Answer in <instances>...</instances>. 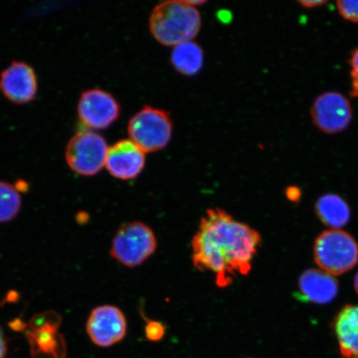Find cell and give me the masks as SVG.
Segmentation results:
<instances>
[{"label": "cell", "instance_id": "cell-14", "mask_svg": "<svg viewBox=\"0 0 358 358\" xmlns=\"http://www.w3.org/2000/svg\"><path fill=\"white\" fill-rule=\"evenodd\" d=\"M333 329L343 358H358V306H347L336 316Z\"/></svg>", "mask_w": 358, "mask_h": 358}, {"label": "cell", "instance_id": "cell-24", "mask_svg": "<svg viewBox=\"0 0 358 358\" xmlns=\"http://www.w3.org/2000/svg\"><path fill=\"white\" fill-rule=\"evenodd\" d=\"M355 288L357 291V293L358 294V273L356 275L355 278Z\"/></svg>", "mask_w": 358, "mask_h": 358}, {"label": "cell", "instance_id": "cell-16", "mask_svg": "<svg viewBox=\"0 0 358 358\" xmlns=\"http://www.w3.org/2000/svg\"><path fill=\"white\" fill-rule=\"evenodd\" d=\"M170 59L178 73L192 77L203 69L204 52L198 43L187 41L173 47Z\"/></svg>", "mask_w": 358, "mask_h": 358}, {"label": "cell", "instance_id": "cell-22", "mask_svg": "<svg viewBox=\"0 0 358 358\" xmlns=\"http://www.w3.org/2000/svg\"><path fill=\"white\" fill-rule=\"evenodd\" d=\"M7 357V343L1 329H0V358Z\"/></svg>", "mask_w": 358, "mask_h": 358}, {"label": "cell", "instance_id": "cell-8", "mask_svg": "<svg viewBox=\"0 0 358 358\" xmlns=\"http://www.w3.org/2000/svg\"><path fill=\"white\" fill-rule=\"evenodd\" d=\"M313 124L326 134L345 131L352 119L350 102L343 94L328 92L321 94L313 102L311 110Z\"/></svg>", "mask_w": 358, "mask_h": 358}, {"label": "cell", "instance_id": "cell-11", "mask_svg": "<svg viewBox=\"0 0 358 358\" xmlns=\"http://www.w3.org/2000/svg\"><path fill=\"white\" fill-rule=\"evenodd\" d=\"M136 143L122 140L110 146L107 153L106 167L111 176L128 181L136 178L145 167L146 155Z\"/></svg>", "mask_w": 358, "mask_h": 358}, {"label": "cell", "instance_id": "cell-5", "mask_svg": "<svg viewBox=\"0 0 358 358\" xmlns=\"http://www.w3.org/2000/svg\"><path fill=\"white\" fill-rule=\"evenodd\" d=\"M129 140L147 153L164 149L173 134V122L168 112L146 106L134 115L128 124Z\"/></svg>", "mask_w": 358, "mask_h": 358}, {"label": "cell", "instance_id": "cell-20", "mask_svg": "<svg viewBox=\"0 0 358 358\" xmlns=\"http://www.w3.org/2000/svg\"><path fill=\"white\" fill-rule=\"evenodd\" d=\"M352 95L358 98V48L352 52L350 59Z\"/></svg>", "mask_w": 358, "mask_h": 358}, {"label": "cell", "instance_id": "cell-15", "mask_svg": "<svg viewBox=\"0 0 358 358\" xmlns=\"http://www.w3.org/2000/svg\"><path fill=\"white\" fill-rule=\"evenodd\" d=\"M315 210L320 220L334 230H340L350 220V208L346 201L338 195L328 194L320 196Z\"/></svg>", "mask_w": 358, "mask_h": 358}, {"label": "cell", "instance_id": "cell-17", "mask_svg": "<svg viewBox=\"0 0 358 358\" xmlns=\"http://www.w3.org/2000/svg\"><path fill=\"white\" fill-rule=\"evenodd\" d=\"M21 204L19 190L10 183L0 181V222H8L15 218Z\"/></svg>", "mask_w": 358, "mask_h": 358}, {"label": "cell", "instance_id": "cell-6", "mask_svg": "<svg viewBox=\"0 0 358 358\" xmlns=\"http://www.w3.org/2000/svg\"><path fill=\"white\" fill-rule=\"evenodd\" d=\"M108 149L101 134L91 131H80L67 144L66 163L80 176H96L106 166Z\"/></svg>", "mask_w": 358, "mask_h": 358}, {"label": "cell", "instance_id": "cell-4", "mask_svg": "<svg viewBox=\"0 0 358 358\" xmlns=\"http://www.w3.org/2000/svg\"><path fill=\"white\" fill-rule=\"evenodd\" d=\"M157 238L152 228L141 222L120 227L112 240V258L125 267L142 265L155 252Z\"/></svg>", "mask_w": 358, "mask_h": 358}, {"label": "cell", "instance_id": "cell-1", "mask_svg": "<svg viewBox=\"0 0 358 358\" xmlns=\"http://www.w3.org/2000/svg\"><path fill=\"white\" fill-rule=\"evenodd\" d=\"M262 243L257 230L236 221L222 208L207 210L192 240V265L215 276L219 288H227L239 275H248Z\"/></svg>", "mask_w": 358, "mask_h": 358}, {"label": "cell", "instance_id": "cell-18", "mask_svg": "<svg viewBox=\"0 0 358 358\" xmlns=\"http://www.w3.org/2000/svg\"><path fill=\"white\" fill-rule=\"evenodd\" d=\"M338 10L346 20L358 22V1L341 0L337 2Z\"/></svg>", "mask_w": 358, "mask_h": 358}, {"label": "cell", "instance_id": "cell-23", "mask_svg": "<svg viewBox=\"0 0 358 358\" xmlns=\"http://www.w3.org/2000/svg\"><path fill=\"white\" fill-rule=\"evenodd\" d=\"M186 1L187 3L190 4L191 6L195 8L203 6V4L206 3L205 1H201V0H199V1H189V0H186Z\"/></svg>", "mask_w": 358, "mask_h": 358}, {"label": "cell", "instance_id": "cell-25", "mask_svg": "<svg viewBox=\"0 0 358 358\" xmlns=\"http://www.w3.org/2000/svg\"><path fill=\"white\" fill-rule=\"evenodd\" d=\"M249 358H250V357H249Z\"/></svg>", "mask_w": 358, "mask_h": 358}, {"label": "cell", "instance_id": "cell-13", "mask_svg": "<svg viewBox=\"0 0 358 358\" xmlns=\"http://www.w3.org/2000/svg\"><path fill=\"white\" fill-rule=\"evenodd\" d=\"M299 298L303 301L327 304L337 297L338 282L329 273L310 268L299 277Z\"/></svg>", "mask_w": 358, "mask_h": 358}, {"label": "cell", "instance_id": "cell-12", "mask_svg": "<svg viewBox=\"0 0 358 358\" xmlns=\"http://www.w3.org/2000/svg\"><path fill=\"white\" fill-rule=\"evenodd\" d=\"M0 89L15 104L32 101L38 92L34 70L24 62H13L0 76Z\"/></svg>", "mask_w": 358, "mask_h": 358}, {"label": "cell", "instance_id": "cell-19", "mask_svg": "<svg viewBox=\"0 0 358 358\" xmlns=\"http://www.w3.org/2000/svg\"><path fill=\"white\" fill-rule=\"evenodd\" d=\"M145 337L149 341L159 342L166 334L165 326L158 321H149L145 325Z\"/></svg>", "mask_w": 358, "mask_h": 358}, {"label": "cell", "instance_id": "cell-10", "mask_svg": "<svg viewBox=\"0 0 358 358\" xmlns=\"http://www.w3.org/2000/svg\"><path fill=\"white\" fill-rule=\"evenodd\" d=\"M79 118L87 127L104 129L120 117L122 108L110 93L101 89H90L83 93L78 107Z\"/></svg>", "mask_w": 358, "mask_h": 358}, {"label": "cell", "instance_id": "cell-3", "mask_svg": "<svg viewBox=\"0 0 358 358\" xmlns=\"http://www.w3.org/2000/svg\"><path fill=\"white\" fill-rule=\"evenodd\" d=\"M313 257L317 266L332 275L351 271L358 262V244L348 232L329 230L315 241Z\"/></svg>", "mask_w": 358, "mask_h": 358}, {"label": "cell", "instance_id": "cell-2", "mask_svg": "<svg viewBox=\"0 0 358 358\" xmlns=\"http://www.w3.org/2000/svg\"><path fill=\"white\" fill-rule=\"evenodd\" d=\"M150 30L157 42L167 47L192 41L200 32L201 17L198 8L186 0H172L158 4L152 11Z\"/></svg>", "mask_w": 358, "mask_h": 358}, {"label": "cell", "instance_id": "cell-7", "mask_svg": "<svg viewBox=\"0 0 358 358\" xmlns=\"http://www.w3.org/2000/svg\"><path fill=\"white\" fill-rule=\"evenodd\" d=\"M60 321L52 312L40 313L31 320L27 337L34 358L64 357V340L58 332Z\"/></svg>", "mask_w": 358, "mask_h": 358}, {"label": "cell", "instance_id": "cell-21", "mask_svg": "<svg viewBox=\"0 0 358 358\" xmlns=\"http://www.w3.org/2000/svg\"><path fill=\"white\" fill-rule=\"evenodd\" d=\"M298 3L303 8H313L324 6L327 3V1H323V0H303V1H299Z\"/></svg>", "mask_w": 358, "mask_h": 358}, {"label": "cell", "instance_id": "cell-9", "mask_svg": "<svg viewBox=\"0 0 358 358\" xmlns=\"http://www.w3.org/2000/svg\"><path fill=\"white\" fill-rule=\"evenodd\" d=\"M87 332L93 343L109 348L122 342L127 334V320L124 313L114 306H98L92 311Z\"/></svg>", "mask_w": 358, "mask_h": 358}]
</instances>
